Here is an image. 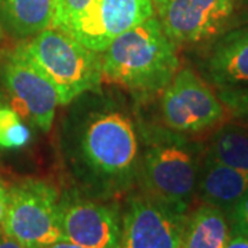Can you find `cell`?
<instances>
[{"label":"cell","instance_id":"cell-1","mask_svg":"<svg viewBox=\"0 0 248 248\" xmlns=\"http://www.w3.org/2000/svg\"><path fill=\"white\" fill-rule=\"evenodd\" d=\"M66 107L58 141L72 178L94 197L128 190L138 181L141 135L125 99L101 89L81 94Z\"/></svg>","mask_w":248,"mask_h":248},{"label":"cell","instance_id":"cell-2","mask_svg":"<svg viewBox=\"0 0 248 248\" xmlns=\"http://www.w3.org/2000/svg\"><path fill=\"white\" fill-rule=\"evenodd\" d=\"M140 135L138 181L143 193L187 214L196 196L203 148L167 125L140 122Z\"/></svg>","mask_w":248,"mask_h":248},{"label":"cell","instance_id":"cell-3","mask_svg":"<svg viewBox=\"0 0 248 248\" xmlns=\"http://www.w3.org/2000/svg\"><path fill=\"white\" fill-rule=\"evenodd\" d=\"M101 57L104 79L142 95L163 91L179 69L177 45L155 16L115 37Z\"/></svg>","mask_w":248,"mask_h":248},{"label":"cell","instance_id":"cell-4","mask_svg":"<svg viewBox=\"0 0 248 248\" xmlns=\"http://www.w3.org/2000/svg\"><path fill=\"white\" fill-rule=\"evenodd\" d=\"M22 46L54 86L62 107L84 93L102 89L101 53L81 45L69 33L50 27Z\"/></svg>","mask_w":248,"mask_h":248},{"label":"cell","instance_id":"cell-5","mask_svg":"<svg viewBox=\"0 0 248 248\" xmlns=\"http://www.w3.org/2000/svg\"><path fill=\"white\" fill-rule=\"evenodd\" d=\"M62 203L50 184L28 179L9 190L1 232L25 248H47L63 240Z\"/></svg>","mask_w":248,"mask_h":248},{"label":"cell","instance_id":"cell-6","mask_svg":"<svg viewBox=\"0 0 248 248\" xmlns=\"http://www.w3.org/2000/svg\"><path fill=\"white\" fill-rule=\"evenodd\" d=\"M153 10L175 45L204 47L231 29L236 0H153Z\"/></svg>","mask_w":248,"mask_h":248},{"label":"cell","instance_id":"cell-7","mask_svg":"<svg viewBox=\"0 0 248 248\" xmlns=\"http://www.w3.org/2000/svg\"><path fill=\"white\" fill-rule=\"evenodd\" d=\"M164 125L182 134L210 130L225 119L226 109L207 81L195 71L178 69L161 95Z\"/></svg>","mask_w":248,"mask_h":248},{"label":"cell","instance_id":"cell-8","mask_svg":"<svg viewBox=\"0 0 248 248\" xmlns=\"http://www.w3.org/2000/svg\"><path fill=\"white\" fill-rule=\"evenodd\" d=\"M0 76L18 113L22 112L40 130L48 131L60 105L58 95L45 73L28 57L24 46L1 55Z\"/></svg>","mask_w":248,"mask_h":248},{"label":"cell","instance_id":"cell-9","mask_svg":"<svg viewBox=\"0 0 248 248\" xmlns=\"http://www.w3.org/2000/svg\"><path fill=\"white\" fill-rule=\"evenodd\" d=\"M187 214L143 192L133 195L122 217L120 248H181Z\"/></svg>","mask_w":248,"mask_h":248},{"label":"cell","instance_id":"cell-10","mask_svg":"<svg viewBox=\"0 0 248 248\" xmlns=\"http://www.w3.org/2000/svg\"><path fill=\"white\" fill-rule=\"evenodd\" d=\"M153 16V0H94L68 33L91 50L104 53L115 37Z\"/></svg>","mask_w":248,"mask_h":248},{"label":"cell","instance_id":"cell-11","mask_svg":"<svg viewBox=\"0 0 248 248\" xmlns=\"http://www.w3.org/2000/svg\"><path fill=\"white\" fill-rule=\"evenodd\" d=\"M63 240L84 248H120L122 215L116 205L94 200L62 203Z\"/></svg>","mask_w":248,"mask_h":248},{"label":"cell","instance_id":"cell-12","mask_svg":"<svg viewBox=\"0 0 248 248\" xmlns=\"http://www.w3.org/2000/svg\"><path fill=\"white\" fill-rule=\"evenodd\" d=\"M197 66L217 90L248 86V25L229 29L204 46Z\"/></svg>","mask_w":248,"mask_h":248},{"label":"cell","instance_id":"cell-13","mask_svg":"<svg viewBox=\"0 0 248 248\" xmlns=\"http://www.w3.org/2000/svg\"><path fill=\"white\" fill-rule=\"evenodd\" d=\"M248 189V175L203 155L196 195L202 203L229 215Z\"/></svg>","mask_w":248,"mask_h":248},{"label":"cell","instance_id":"cell-14","mask_svg":"<svg viewBox=\"0 0 248 248\" xmlns=\"http://www.w3.org/2000/svg\"><path fill=\"white\" fill-rule=\"evenodd\" d=\"M57 0H0V22L18 37L36 36L51 27Z\"/></svg>","mask_w":248,"mask_h":248},{"label":"cell","instance_id":"cell-15","mask_svg":"<svg viewBox=\"0 0 248 248\" xmlns=\"http://www.w3.org/2000/svg\"><path fill=\"white\" fill-rule=\"evenodd\" d=\"M231 228L226 214L207 204H202L187 217L181 248H226Z\"/></svg>","mask_w":248,"mask_h":248},{"label":"cell","instance_id":"cell-16","mask_svg":"<svg viewBox=\"0 0 248 248\" xmlns=\"http://www.w3.org/2000/svg\"><path fill=\"white\" fill-rule=\"evenodd\" d=\"M204 155L248 175V128L236 124L218 128L210 138Z\"/></svg>","mask_w":248,"mask_h":248},{"label":"cell","instance_id":"cell-17","mask_svg":"<svg viewBox=\"0 0 248 248\" xmlns=\"http://www.w3.org/2000/svg\"><path fill=\"white\" fill-rule=\"evenodd\" d=\"M31 141V131L14 108L0 107V148L19 149Z\"/></svg>","mask_w":248,"mask_h":248},{"label":"cell","instance_id":"cell-18","mask_svg":"<svg viewBox=\"0 0 248 248\" xmlns=\"http://www.w3.org/2000/svg\"><path fill=\"white\" fill-rule=\"evenodd\" d=\"M94 0H57L51 28L69 32L73 24L93 6Z\"/></svg>","mask_w":248,"mask_h":248},{"label":"cell","instance_id":"cell-19","mask_svg":"<svg viewBox=\"0 0 248 248\" xmlns=\"http://www.w3.org/2000/svg\"><path fill=\"white\" fill-rule=\"evenodd\" d=\"M217 95L234 120L248 125V86L221 89Z\"/></svg>","mask_w":248,"mask_h":248},{"label":"cell","instance_id":"cell-20","mask_svg":"<svg viewBox=\"0 0 248 248\" xmlns=\"http://www.w3.org/2000/svg\"><path fill=\"white\" fill-rule=\"evenodd\" d=\"M231 234L248 237V189L229 213Z\"/></svg>","mask_w":248,"mask_h":248},{"label":"cell","instance_id":"cell-21","mask_svg":"<svg viewBox=\"0 0 248 248\" xmlns=\"http://www.w3.org/2000/svg\"><path fill=\"white\" fill-rule=\"evenodd\" d=\"M7 207H9V190H7L6 186L3 185V182L0 181V232H1L3 222H4V218H6Z\"/></svg>","mask_w":248,"mask_h":248},{"label":"cell","instance_id":"cell-22","mask_svg":"<svg viewBox=\"0 0 248 248\" xmlns=\"http://www.w3.org/2000/svg\"><path fill=\"white\" fill-rule=\"evenodd\" d=\"M226 248H248V237L240 234H231Z\"/></svg>","mask_w":248,"mask_h":248},{"label":"cell","instance_id":"cell-23","mask_svg":"<svg viewBox=\"0 0 248 248\" xmlns=\"http://www.w3.org/2000/svg\"><path fill=\"white\" fill-rule=\"evenodd\" d=\"M0 248H25L22 244H19L18 241L9 237L7 234H4L3 232H0Z\"/></svg>","mask_w":248,"mask_h":248},{"label":"cell","instance_id":"cell-24","mask_svg":"<svg viewBox=\"0 0 248 248\" xmlns=\"http://www.w3.org/2000/svg\"><path fill=\"white\" fill-rule=\"evenodd\" d=\"M47 248H84V247L78 246V244H75V243H72V241H68V240H60V241L54 243V244H51V246H48Z\"/></svg>","mask_w":248,"mask_h":248},{"label":"cell","instance_id":"cell-25","mask_svg":"<svg viewBox=\"0 0 248 248\" xmlns=\"http://www.w3.org/2000/svg\"><path fill=\"white\" fill-rule=\"evenodd\" d=\"M1 36H3V35H1V31H0V39H1Z\"/></svg>","mask_w":248,"mask_h":248}]
</instances>
